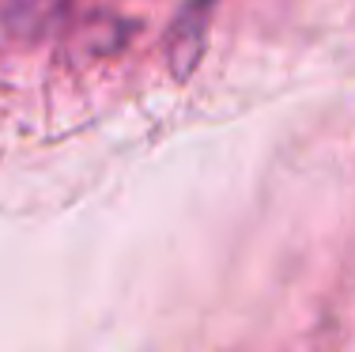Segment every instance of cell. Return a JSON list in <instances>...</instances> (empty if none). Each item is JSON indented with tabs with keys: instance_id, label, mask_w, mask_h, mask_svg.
Segmentation results:
<instances>
[{
	"instance_id": "obj_1",
	"label": "cell",
	"mask_w": 355,
	"mask_h": 352,
	"mask_svg": "<svg viewBox=\"0 0 355 352\" xmlns=\"http://www.w3.org/2000/svg\"><path fill=\"white\" fill-rule=\"evenodd\" d=\"M219 0H185L178 8L171 35H166V57H171V72L178 80L193 76L208 49V35H212V15Z\"/></svg>"
},
{
	"instance_id": "obj_2",
	"label": "cell",
	"mask_w": 355,
	"mask_h": 352,
	"mask_svg": "<svg viewBox=\"0 0 355 352\" xmlns=\"http://www.w3.org/2000/svg\"><path fill=\"white\" fill-rule=\"evenodd\" d=\"M64 8V0H15V19L19 23H27V31H35L42 27V23H49V19H57V12Z\"/></svg>"
}]
</instances>
